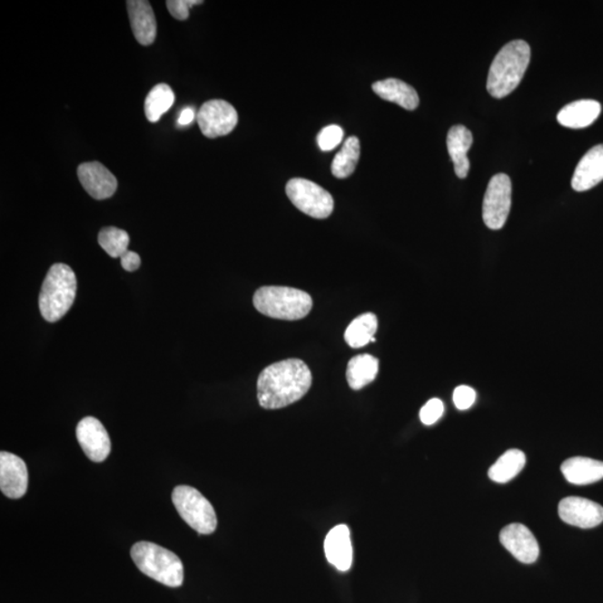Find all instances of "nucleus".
<instances>
[{
  "label": "nucleus",
  "instance_id": "aec40b11",
  "mask_svg": "<svg viewBox=\"0 0 603 603\" xmlns=\"http://www.w3.org/2000/svg\"><path fill=\"white\" fill-rule=\"evenodd\" d=\"M372 90L381 99L392 102L406 110L413 111L420 105L417 91L401 80L387 79L373 83Z\"/></svg>",
  "mask_w": 603,
  "mask_h": 603
},
{
  "label": "nucleus",
  "instance_id": "f257e3e1",
  "mask_svg": "<svg viewBox=\"0 0 603 603\" xmlns=\"http://www.w3.org/2000/svg\"><path fill=\"white\" fill-rule=\"evenodd\" d=\"M312 386V373L299 359L271 364L257 381V398L264 410H281L303 398Z\"/></svg>",
  "mask_w": 603,
  "mask_h": 603
},
{
  "label": "nucleus",
  "instance_id": "c85d7f7f",
  "mask_svg": "<svg viewBox=\"0 0 603 603\" xmlns=\"http://www.w3.org/2000/svg\"><path fill=\"white\" fill-rule=\"evenodd\" d=\"M445 407L440 399H430L420 410V420L426 426H431L444 415Z\"/></svg>",
  "mask_w": 603,
  "mask_h": 603
},
{
  "label": "nucleus",
  "instance_id": "9b49d317",
  "mask_svg": "<svg viewBox=\"0 0 603 603\" xmlns=\"http://www.w3.org/2000/svg\"><path fill=\"white\" fill-rule=\"evenodd\" d=\"M500 543L519 562L531 564L538 560L539 547L533 533L523 524L513 523L499 534Z\"/></svg>",
  "mask_w": 603,
  "mask_h": 603
},
{
  "label": "nucleus",
  "instance_id": "dca6fc26",
  "mask_svg": "<svg viewBox=\"0 0 603 603\" xmlns=\"http://www.w3.org/2000/svg\"><path fill=\"white\" fill-rule=\"evenodd\" d=\"M126 7L135 40L141 45H151L157 37V21L150 3L145 0H129Z\"/></svg>",
  "mask_w": 603,
  "mask_h": 603
},
{
  "label": "nucleus",
  "instance_id": "393cba45",
  "mask_svg": "<svg viewBox=\"0 0 603 603\" xmlns=\"http://www.w3.org/2000/svg\"><path fill=\"white\" fill-rule=\"evenodd\" d=\"M174 96L172 87L168 84H158L149 92L145 99L144 112L150 123H158L160 118L168 112L174 104Z\"/></svg>",
  "mask_w": 603,
  "mask_h": 603
},
{
  "label": "nucleus",
  "instance_id": "4be33fe9",
  "mask_svg": "<svg viewBox=\"0 0 603 603\" xmlns=\"http://www.w3.org/2000/svg\"><path fill=\"white\" fill-rule=\"evenodd\" d=\"M379 371V360L371 354H359L350 360L347 379L350 388L360 390L374 381Z\"/></svg>",
  "mask_w": 603,
  "mask_h": 603
},
{
  "label": "nucleus",
  "instance_id": "c756f323",
  "mask_svg": "<svg viewBox=\"0 0 603 603\" xmlns=\"http://www.w3.org/2000/svg\"><path fill=\"white\" fill-rule=\"evenodd\" d=\"M203 3L202 0H168L165 4L173 17L178 21H186L189 17V9Z\"/></svg>",
  "mask_w": 603,
  "mask_h": 603
},
{
  "label": "nucleus",
  "instance_id": "a211bd4d",
  "mask_svg": "<svg viewBox=\"0 0 603 603\" xmlns=\"http://www.w3.org/2000/svg\"><path fill=\"white\" fill-rule=\"evenodd\" d=\"M473 134L464 125H455L447 135V148L454 163L457 177L465 179L470 173V163L467 153L473 144Z\"/></svg>",
  "mask_w": 603,
  "mask_h": 603
},
{
  "label": "nucleus",
  "instance_id": "39448f33",
  "mask_svg": "<svg viewBox=\"0 0 603 603\" xmlns=\"http://www.w3.org/2000/svg\"><path fill=\"white\" fill-rule=\"evenodd\" d=\"M131 558L143 575L170 588L183 583V564L172 551L151 542H138L131 549Z\"/></svg>",
  "mask_w": 603,
  "mask_h": 603
},
{
  "label": "nucleus",
  "instance_id": "423d86ee",
  "mask_svg": "<svg viewBox=\"0 0 603 603\" xmlns=\"http://www.w3.org/2000/svg\"><path fill=\"white\" fill-rule=\"evenodd\" d=\"M173 502L180 517L189 527L202 535L215 532L217 515L209 500L191 486H177L173 492Z\"/></svg>",
  "mask_w": 603,
  "mask_h": 603
},
{
  "label": "nucleus",
  "instance_id": "2eb2a0df",
  "mask_svg": "<svg viewBox=\"0 0 603 603\" xmlns=\"http://www.w3.org/2000/svg\"><path fill=\"white\" fill-rule=\"evenodd\" d=\"M350 535L347 525L340 524L331 529L324 541L327 560L341 572H347L352 567L353 549Z\"/></svg>",
  "mask_w": 603,
  "mask_h": 603
},
{
  "label": "nucleus",
  "instance_id": "7c9ffc66",
  "mask_svg": "<svg viewBox=\"0 0 603 603\" xmlns=\"http://www.w3.org/2000/svg\"><path fill=\"white\" fill-rule=\"evenodd\" d=\"M454 403L457 410H467L474 405L476 400V392L473 388L469 386H460L455 389Z\"/></svg>",
  "mask_w": 603,
  "mask_h": 603
},
{
  "label": "nucleus",
  "instance_id": "f8f14e48",
  "mask_svg": "<svg viewBox=\"0 0 603 603\" xmlns=\"http://www.w3.org/2000/svg\"><path fill=\"white\" fill-rule=\"evenodd\" d=\"M559 515L563 522L581 529H592L603 522L601 505L582 498L563 499L559 504Z\"/></svg>",
  "mask_w": 603,
  "mask_h": 603
},
{
  "label": "nucleus",
  "instance_id": "2f4dec72",
  "mask_svg": "<svg viewBox=\"0 0 603 603\" xmlns=\"http://www.w3.org/2000/svg\"><path fill=\"white\" fill-rule=\"evenodd\" d=\"M120 259L121 265H123L124 269L128 272L137 271L141 265L140 256L134 252H125Z\"/></svg>",
  "mask_w": 603,
  "mask_h": 603
},
{
  "label": "nucleus",
  "instance_id": "0eeeda50",
  "mask_svg": "<svg viewBox=\"0 0 603 603\" xmlns=\"http://www.w3.org/2000/svg\"><path fill=\"white\" fill-rule=\"evenodd\" d=\"M286 193L293 205L316 220H324L333 212L331 193L310 180L294 178L286 184Z\"/></svg>",
  "mask_w": 603,
  "mask_h": 603
},
{
  "label": "nucleus",
  "instance_id": "7ed1b4c3",
  "mask_svg": "<svg viewBox=\"0 0 603 603\" xmlns=\"http://www.w3.org/2000/svg\"><path fill=\"white\" fill-rule=\"evenodd\" d=\"M74 272L69 265L54 264L44 280L40 293L41 313L48 322H56L69 312L76 296Z\"/></svg>",
  "mask_w": 603,
  "mask_h": 603
},
{
  "label": "nucleus",
  "instance_id": "f3484780",
  "mask_svg": "<svg viewBox=\"0 0 603 603\" xmlns=\"http://www.w3.org/2000/svg\"><path fill=\"white\" fill-rule=\"evenodd\" d=\"M603 180V144L588 151L578 163L572 178V188L582 193L596 187Z\"/></svg>",
  "mask_w": 603,
  "mask_h": 603
},
{
  "label": "nucleus",
  "instance_id": "ddd939ff",
  "mask_svg": "<svg viewBox=\"0 0 603 603\" xmlns=\"http://www.w3.org/2000/svg\"><path fill=\"white\" fill-rule=\"evenodd\" d=\"M28 471L25 461L11 452L0 454V489L9 499H18L25 495Z\"/></svg>",
  "mask_w": 603,
  "mask_h": 603
},
{
  "label": "nucleus",
  "instance_id": "f03ea898",
  "mask_svg": "<svg viewBox=\"0 0 603 603\" xmlns=\"http://www.w3.org/2000/svg\"><path fill=\"white\" fill-rule=\"evenodd\" d=\"M531 60V48L522 40L507 44L496 55L488 77V91L496 99L512 94L521 83Z\"/></svg>",
  "mask_w": 603,
  "mask_h": 603
},
{
  "label": "nucleus",
  "instance_id": "6ab92c4d",
  "mask_svg": "<svg viewBox=\"0 0 603 603\" xmlns=\"http://www.w3.org/2000/svg\"><path fill=\"white\" fill-rule=\"evenodd\" d=\"M601 105L595 100H580L564 106L559 112L557 119L559 124L566 128L583 129L591 125L599 118Z\"/></svg>",
  "mask_w": 603,
  "mask_h": 603
},
{
  "label": "nucleus",
  "instance_id": "20e7f679",
  "mask_svg": "<svg viewBox=\"0 0 603 603\" xmlns=\"http://www.w3.org/2000/svg\"><path fill=\"white\" fill-rule=\"evenodd\" d=\"M252 302L260 313L286 321L305 318L313 306L312 298L306 292L286 286H264L255 292Z\"/></svg>",
  "mask_w": 603,
  "mask_h": 603
},
{
  "label": "nucleus",
  "instance_id": "6e6552de",
  "mask_svg": "<svg viewBox=\"0 0 603 603\" xmlns=\"http://www.w3.org/2000/svg\"><path fill=\"white\" fill-rule=\"evenodd\" d=\"M512 203V183L508 174L498 173L489 180L483 203V220L489 230H502Z\"/></svg>",
  "mask_w": 603,
  "mask_h": 603
},
{
  "label": "nucleus",
  "instance_id": "5701e85b",
  "mask_svg": "<svg viewBox=\"0 0 603 603\" xmlns=\"http://www.w3.org/2000/svg\"><path fill=\"white\" fill-rule=\"evenodd\" d=\"M527 464V457L522 450H510L504 452L489 470V479L496 483H508L521 473Z\"/></svg>",
  "mask_w": 603,
  "mask_h": 603
},
{
  "label": "nucleus",
  "instance_id": "1a4fd4ad",
  "mask_svg": "<svg viewBox=\"0 0 603 603\" xmlns=\"http://www.w3.org/2000/svg\"><path fill=\"white\" fill-rule=\"evenodd\" d=\"M199 128L205 137L215 139L230 134L238 124V114L231 104L222 100L206 102L197 114Z\"/></svg>",
  "mask_w": 603,
  "mask_h": 603
},
{
  "label": "nucleus",
  "instance_id": "4468645a",
  "mask_svg": "<svg viewBox=\"0 0 603 603\" xmlns=\"http://www.w3.org/2000/svg\"><path fill=\"white\" fill-rule=\"evenodd\" d=\"M77 176L83 188L96 201H104L114 196L118 188L114 174L100 163H82L77 169Z\"/></svg>",
  "mask_w": 603,
  "mask_h": 603
},
{
  "label": "nucleus",
  "instance_id": "473e14b6",
  "mask_svg": "<svg viewBox=\"0 0 603 603\" xmlns=\"http://www.w3.org/2000/svg\"><path fill=\"white\" fill-rule=\"evenodd\" d=\"M193 119H194V110L191 108V106H188V108L183 109L182 111V114H180L178 119V124L182 126H186L188 124H191Z\"/></svg>",
  "mask_w": 603,
  "mask_h": 603
},
{
  "label": "nucleus",
  "instance_id": "b1692460",
  "mask_svg": "<svg viewBox=\"0 0 603 603\" xmlns=\"http://www.w3.org/2000/svg\"><path fill=\"white\" fill-rule=\"evenodd\" d=\"M378 330L376 314L364 313L354 319L345 330L344 340L350 347L360 349L371 342Z\"/></svg>",
  "mask_w": 603,
  "mask_h": 603
},
{
  "label": "nucleus",
  "instance_id": "cd10ccee",
  "mask_svg": "<svg viewBox=\"0 0 603 603\" xmlns=\"http://www.w3.org/2000/svg\"><path fill=\"white\" fill-rule=\"evenodd\" d=\"M344 133L341 126L331 124L325 126L318 135V144L322 151H331L342 143Z\"/></svg>",
  "mask_w": 603,
  "mask_h": 603
},
{
  "label": "nucleus",
  "instance_id": "a878e982",
  "mask_svg": "<svg viewBox=\"0 0 603 603\" xmlns=\"http://www.w3.org/2000/svg\"><path fill=\"white\" fill-rule=\"evenodd\" d=\"M360 157V141L356 137L345 140L343 147L335 155L332 163V173L334 177L344 179L351 176L356 170Z\"/></svg>",
  "mask_w": 603,
  "mask_h": 603
},
{
  "label": "nucleus",
  "instance_id": "9d476101",
  "mask_svg": "<svg viewBox=\"0 0 603 603\" xmlns=\"http://www.w3.org/2000/svg\"><path fill=\"white\" fill-rule=\"evenodd\" d=\"M76 439L83 451L94 463L106 460L111 451V440L100 420L94 417H85L76 427Z\"/></svg>",
  "mask_w": 603,
  "mask_h": 603
},
{
  "label": "nucleus",
  "instance_id": "412c9836",
  "mask_svg": "<svg viewBox=\"0 0 603 603\" xmlns=\"http://www.w3.org/2000/svg\"><path fill=\"white\" fill-rule=\"evenodd\" d=\"M561 470L568 483L592 484L603 479V461L587 459V457H572L564 461Z\"/></svg>",
  "mask_w": 603,
  "mask_h": 603
},
{
  "label": "nucleus",
  "instance_id": "bb28decb",
  "mask_svg": "<svg viewBox=\"0 0 603 603\" xmlns=\"http://www.w3.org/2000/svg\"><path fill=\"white\" fill-rule=\"evenodd\" d=\"M99 244L108 255L118 259L129 251L130 236L120 228L105 227L99 233Z\"/></svg>",
  "mask_w": 603,
  "mask_h": 603
}]
</instances>
